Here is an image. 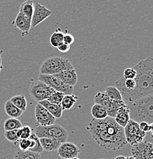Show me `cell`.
Here are the masks:
<instances>
[{"instance_id":"obj_1","label":"cell","mask_w":153,"mask_h":159,"mask_svg":"<svg viewBox=\"0 0 153 159\" xmlns=\"http://www.w3.org/2000/svg\"><path fill=\"white\" fill-rule=\"evenodd\" d=\"M86 129L96 143L105 150L117 151L127 145L124 129L111 117L100 120L92 119Z\"/></svg>"},{"instance_id":"obj_2","label":"cell","mask_w":153,"mask_h":159,"mask_svg":"<svg viewBox=\"0 0 153 159\" xmlns=\"http://www.w3.org/2000/svg\"><path fill=\"white\" fill-rule=\"evenodd\" d=\"M133 67L136 71L134 79L136 87L133 90L121 93L126 105L142 97L153 95V57L141 60Z\"/></svg>"},{"instance_id":"obj_3","label":"cell","mask_w":153,"mask_h":159,"mask_svg":"<svg viewBox=\"0 0 153 159\" xmlns=\"http://www.w3.org/2000/svg\"><path fill=\"white\" fill-rule=\"evenodd\" d=\"M130 119L136 122H145L153 124V95L142 97L127 105Z\"/></svg>"},{"instance_id":"obj_4","label":"cell","mask_w":153,"mask_h":159,"mask_svg":"<svg viewBox=\"0 0 153 159\" xmlns=\"http://www.w3.org/2000/svg\"><path fill=\"white\" fill-rule=\"evenodd\" d=\"M73 69V65L69 59L62 57H51L46 59L41 64L40 74L54 75L62 71Z\"/></svg>"},{"instance_id":"obj_5","label":"cell","mask_w":153,"mask_h":159,"mask_svg":"<svg viewBox=\"0 0 153 159\" xmlns=\"http://www.w3.org/2000/svg\"><path fill=\"white\" fill-rule=\"evenodd\" d=\"M33 132L39 139L48 138L56 139L60 141L61 143L66 142L68 138V132L66 129L58 124H53L47 126L37 125L33 129Z\"/></svg>"},{"instance_id":"obj_6","label":"cell","mask_w":153,"mask_h":159,"mask_svg":"<svg viewBox=\"0 0 153 159\" xmlns=\"http://www.w3.org/2000/svg\"><path fill=\"white\" fill-rule=\"evenodd\" d=\"M94 102L102 106L108 112V116L111 118H114L118 109L126 104L123 100H113L110 99L104 91L98 92L95 94L94 97Z\"/></svg>"},{"instance_id":"obj_7","label":"cell","mask_w":153,"mask_h":159,"mask_svg":"<svg viewBox=\"0 0 153 159\" xmlns=\"http://www.w3.org/2000/svg\"><path fill=\"white\" fill-rule=\"evenodd\" d=\"M123 129L126 142L132 146L144 141V138L146 135V132H142L139 128V123L133 119L129 121Z\"/></svg>"},{"instance_id":"obj_8","label":"cell","mask_w":153,"mask_h":159,"mask_svg":"<svg viewBox=\"0 0 153 159\" xmlns=\"http://www.w3.org/2000/svg\"><path fill=\"white\" fill-rule=\"evenodd\" d=\"M54 91V89L38 80H32L29 87V93L37 102L47 100Z\"/></svg>"},{"instance_id":"obj_9","label":"cell","mask_w":153,"mask_h":159,"mask_svg":"<svg viewBox=\"0 0 153 159\" xmlns=\"http://www.w3.org/2000/svg\"><path fill=\"white\" fill-rule=\"evenodd\" d=\"M38 80L47 84L48 87H50L55 91L61 92L65 95H71L74 91L73 87L65 84L58 77H55L54 75L39 74Z\"/></svg>"},{"instance_id":"obj_10","label":"cell","mask_w":153,"mask_h":159,"mask_svg":"<svg viewBox=\"0 0 153 159\" xmlns=\"http://www.w3.org/2000/svg\"><path fill=\"white\" fill-rule=\"evenodd\" d=\"M131 153L135 159H153V144L148 141H142L133 145Z\"/></svg>"},{"instance_id":"obj_11","label":"cell","mask_w":153,"mask_h":159,"mask_svg":"<svg viewBox=\"0 0 153 159\" xmlns=\"http://www.w3.org/2000/svg\"><path fill=\"white\" fill-rule=\"evenodd\" d=\"M34 115L37 125L41 126H47L55 124L56 119L40 104L37 103L34 109Z\"/></svg>"},{"instance_id":"obj_12","label":"cell","mask_w":153,"mask_h":159,"mask_svg":"<svg viewBox=\"0 0 153 159\" xmlns=\"http://www.w3.org/2000/svg\"><path fill=\"white\" fill-rule=\"evenodd\" d=\"M53 11L39 2L34 3V9L31 19V27L34 28L52 15Z\"/></svg>"},{"instance_id":"obj_13","label":"cell","mask_w":153,"mask_h":159,"mask_svg":"<svg viewBox=\"0 0 153 159\" xmlns=\"http://www.w3.org/2000/svg\"><path fill=\"white\" fill-rule=\"evenodd\" d=\"M80 153V150L76 145L72 142H66L60 145L57 150V155L62 159H72L76 158Z\"/></svg>"},{"instance_id":"obj_14","label":"cell","mask_w":153,"mask_h":159,"mask_svg":"<svg viewBox=\"0 0 153 159\" xmlns=\"http://www.w3.org/2000/svg\"><path fill=\"white\" fill-rule=\"evenodd\" d=\"M12 24L15 27L20 30L21 31V35L23 37L29 34V31H30L31 28V20L26 18L21 12L18 13L15 19L13 21Z\"/></svg>"},{"instance_id":"obj_15","label":"cell","mask_w":153,"mask_h":159,"mask_svg":"<svg viewBox=\"0 0 153 159\" xmlns=\"http://www.w3.org/2000/svg\"><path fill=\"white\" fill-rule=\"evenodd\" d=\"M54 76L58 77L65 84L72 87L78 82V75L75 69L62 71L59 74H54Z\"/></svg>"},{"instance_id":"obj_16","label":"cell","mask_w":153,"mask_h":159,"mask_svg":"<svg viewBox=\"0 0 153 159\" xmlns=\"http://www.w3.org/2000/svg\"><path fill=\"white\" fill-rule=\"evenodd\" d=\"M113 119L115 122L123 128H124L127 125L129 121L130 120V109L126 104L118 109L116 116Z\"/></svg>"},{"instance_id":"obj_17","label":"cell","mask_w":153,"mask_h":159,"mask_svg":"<svg viewBox=\"0 0 153 159\" xmlns=\"http://www.w3.org/2000/svg\"><path fill=\"white\" fill-rule=\"evenodd\" d=\"M43 107H44L55 119H60L62 115V109L61 105L52 103L48 100H44L38 102Z\"/></svg>"},{"instance_id":"obj_18","label":"cell","mask_w":153,"mask_h":159,"mask_svg":"<svg viewBox=\"0 0 153 159\" xmlns=\"http://www.w3.org/2000/svg\"><path fill=\"white\" fill-rule=\"evenodd\" d=\"M40 145L42 146L43 150L46 152H55L58 150L60 148L61 142L58 140L48 138H41L40 139Z\"/></svg>"},{"instance_id":"obj_19","label":"cell","mask_w":153,"mask_h":159,"mask_svg":"<svg viewBox=\"0 0 153 159\" xmlns=\"http://www.w3.org/2000/svg\"><path fill=\"white\" fill-rule=\"evenodd\" d=\"M13 159H42L40 154L31 151H21L17 149L13 155Z\"/></svg>"},{"instance_id":"obj_20","label":"cell","mask_w":153,"mask_h":159,"mask_svg":"<svg viewBox=\"0 0 153 159\" xmlns=\"http://www.w3.org/2000/svg\"><path fill=\"white\" fill-rule=\"evenodd\" d=\"M4 109L5 111H6V113L7 114L10 118L18 119L19 117H20L23 113L20 109L18 108V107H16L11 102L10 99L6 101L4 106Z\"/></svg>"},{"instance_id":"obj_21","label":"cell","mask_w":153,"mask_h":159,"mask_svg":"<svg viewBox=\"0 0 153 159\" xmlns=\"http://www.w3.org/2000/svg\"><path fill=\"white\" fill-rule=\"evenodd\" d=\"M34 2L31 1V0H28V1H25L21 3L20 8H19V12L24 15L26 18L31 20L33 16V13H34Z\"/></svg>"},{"instance_id":"obj_22","label":"cell","mask_w":153,"mask_h":159,"mask_svg":"<svg viewBox=\"0 0 153 159\" xmlns=\"http://www.w3.org/2000/svg\"><path fill=\"white\" fill-rule=\"evenodd\" d=\"M91 113L93 116V119L100 120V119H104L108 116V112L105 110V109L99 104L95 103L92 106L91 109Z\"/></svg>"},{"instance_id":"obj_23","label":"cell","mask_w":153,"mask_h":159,"mask_svg":"<svg viewBox=\"0 0 153 159\" xmlns=\"http://www.w3.org/2000/svg\"><path fill=\"white\" fill-rule=\"evenodd\" d=\"M77 101H78V97L75 95H73V94L64 96L61 104H60L62 107V111L71 109L74 107V105H75V103Z\"/></svg>"},{"instance_id":"obj_24","label":"cell","mask_w":153,"mask_h":159,"mask_svg":"<svg viewBox=\"0 0 153 159\" xmlns=\"http://www.w3.org/2000/svg\"><path fill=\"white\" fill-rule=\"evenodd\" d=\"M10 101L16 107L20 109L21 112H25L27 109V100L24 95L21 94V95L14 96L10 99Z\"/></svg>"},{"instance_id":"obj_25","label":"cell","mask_w":153,"mask_h":159,"mask_svg":"<svg viewBox=\"0 0 153 159\" xmlns=\"http://www.w3.org/2000/svg\"><path fill=\"white\" fill-rule=\"evenodd\" d=\"M22 123L19 119L9 118L6 119L3 125V128L5 131H11L19 129L22 127Z\"/></svg>"},{"instance_id":"obj_26","label":"cell","mask_w":153,"mask_h":159,"mask_svg":"<svg viewBox=\"0 0 153 159\" xmlns=\"http://www.w3.org/2000/svg\"><path fill=\"white\" fill-rule=\"evenodd\" d=\"M63 37L64 34L62 33L60 29H57L54 31V32L53 33L52 35H51L50 41L51 45L53 48H57L60 45V44H62L63 42Z\"/></svg>"},{"instance_id":"obj_27","label":"cell","mask_w":153,"mask_h":159,"mask_svg":"<svg viewBox=\"0 0 153 159\" xmlns=\"http://www.w3.org/2000/svg\"><path fill=\"white\" fill-rule=\"evenodd\" d=\"M29 139L31 141V144L28 151H31V152H35V153H38V154L42 153V152L44 150H43L42 146H41L40 145V139H39L38 137H37V135L33 132L32 135H31Z\"/></svg>"},{"instance_id":"obj_28","label":"cell","mask_w":153,"mask_h":159,"mask_svg":"<svg viewBox=\"0 0 153 159\" xmlns=\"http://www.w3.org/2000/svg\"><path fill=\"white\" fill-rule=\"evenodd\" d=\"M104 93L110 99H113V100H123L121 93L115 87L108 86L105 88Z\"/></svg>"},{"instance_id":"obj_29","label":"cell","mask_w":153,"mask_h":159,"mask_svg":"<svg viewBox=\"0 0 153 159\" xmlns=\"http://www.w3.org/2000/svg\"><path fill=\"white\" fill-rule=\"evenodd\" d=\"M33 133V129L28 125H24L17 130V136L20 139H28Z\"/></svg>"},{"instance_id":"obj_30","label":"cell","mask_w":153,"mask_h":159,"mask_svg":"<svg viewBox=\"0 0 153 159\" xmlns=\"http://www.w3.org/2000/svg\"><path fill=\"white\" fill-rule=\"evenodd\" d=\"M64 96H65V94L62 93L61 92L54 91V92L50 96V97L47 99V100H48L49 102H52V103L59 104V105H60Z\"/></svg>"},{"instance_id":"obj_31","label":"cell","mask_w":153,"mask_h":159,"mask_svg":"<svg viewBox=\"0 0 153 159\" xmlns=\"http://www.w3.org/2000/svg\"><path fill=\"white\" fill-rule=\"evenodd\" d=\"M17 130L11 131H5L4 136L9 142H12L14 144H17L19 142V139L17 136Z\"/></svg>"},{"instance_id":"obj_32","label":"cell","mask_w":153,"mask_h":159,"mask_svg":"<svg viewBox=\"0 0 153 159\" xmlns=\"http://www.w3.org/2000/svg\"><path fill=\"white\" fill-rule=\"evenodd\" d=\"M136 77V71L133 67H126L123 71V77L125 80H134Z\"/></svg>"},{"instance_id":"obj_33","label":"cell","mask_w":153,"mask_h":159,"mask_svg":"<svg viewBox=\"0 0 153 159\" xmlns=\"http://www.w3.org/2000/svg\"><path fill=\"white\" fill-rule=\"evenodd\" d=\"M19 149L21 151H28L31 146V141L30 139H20L19 142Z\"/></svg>"},{"instance_id":"obj_34","label":"cell","mask_w":153,"mask_h":159,"mask_svg":"<svg viewBox=\"0 0 153 159\" xmlns=\"http://www.w3.org/2000/svg\"><path fill=\"white\" fill-rule=\"evenodd\" d=\"M74 42V37L70 34H64L63 37V43H65L67 45H71L72 43Z\"/></svg>"},{"instance_id":"obj_35","label":"cell","mask_w":153,"mask_h":159,"mask_svg":"<svg viewBox=\"0 0 153 159\" xmlns=\"http://www.w3.org/2000/svg\"><path fill=\"white\" fill-rule=\"evenodd\" d=\"M139 125L141 130H142V132H146V133H147L148 132H150L151 131V125L148 124L147 122H139Z\"/></svg>"},{"instance_id":"obj_36","label":"cell","mask_w":153,"mask_h":159,"mask_svg":"<svg viewBox=\"0 0 153 159\" xmlns=\"http://www.w3.org/2000/svg\"><path fill=\"white\" fill-rule=\"evenodd\" d=\"M57 49L59 50V51H60V52H62V53H66L70 51V46L67 45V44H66L65 43L62 42V44H60V45L57 47Z\"/></svg>"},{"instance_id":"obj_37","label":"cell","mask_w":153,"mask_h":159,"mask_svg":"<svg viewBox=\"0 0 153 159\" xmlns=\"http://www.w3.org/2000/svg\"><path fill=\"white\" fill-rule=\"evenodd\" d=\"M3 51L2 50H0V73H1V70L3 68L2 64V54Z\"/></svg>"},{"instance_id":"obj_38","label":"cell","mask_w":153,"mask_h":159,"mask_svg":"<svg viewBox=\"0 0 153 159\" xmlns=\"http://www.w3.org/2000/svg\"><path fill=\"white\" fill-rule=\"evenodd\" d=\"M126 157L123 156V155H119V156H117L116 158H114L113 159H125Z\"/></svg>"},{"instance_id":"obj_39","label":"cell","mask_w":153,"mask_h":159,"mask_svg":"<svg viewBox=\"0 0 153 159\" xmlns=\"http://www.w3.org/2000/svg\"><path fill=\"white\" fill-rule=\"evenodd\" d=\"M125 159H135V158H133V157L130 156V157H126V158H125Z\"/></svg>"},{"instance_id":"obj_40","label":"cell","mask_w":153,"mask_h":159,"mask_svg":"<svg viewBox=\"0 0 153 159\" xmlns=\"http://www.w3.org/2000/svg\"><path fill=\"white\" fill-rule=\"evenodd\" d=\"M72 159H79V158H77V157H76V158H72Z\"/></svg>"},{"instance_id":"obj_41","label":"cell","mask_w":153,"mask_h":159,"mask_svg":"<svg viewBox=\"0 0 153 159\" xmlns=\"http://www.w3.org/2000/svg\"><path fill=\"white\" fill-rule=\"evenodd\" d=\"M100 159H106V158H100Z\"/></svg>"}]
</instances>
